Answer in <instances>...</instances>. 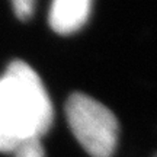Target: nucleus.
Segmentation results:
<instances>
[{
    "label": "nucleus",
    "mask_w": 157,
    "mask_h": 157,
    "mask_svg": "<svg viewBox=\"0 0 157 157\" xmlns=\"http://www.w3.org/2000/svg\"><path fill=\"white\" fill-rule=\"evenodd\" d=\"M68 125L92 157H111L118 143V121L106 106L83 93H74L66 103Z\"/></svg>",
    "instance_id": "obj_1"
},
{
    "label": "nucleus",
    "mask_w": 157,
    "mask_h": 157,
    "mask_svg": "<svg viewBox=\"0 0 157 157\" xmlns=\"http://www.w3.org/2000/svg\"><path fill=\"white\" fill-rule=\"evenodd\" d=\"M22 115L29 140H41L51 128L54 109L39 76L29 64L13 61L2 77Z\"/></svg>",
    "instance_id": "obj_2"
},
{
    "label": "nucleus",
    "mask_w": 157,
    "mask_h": 157,
    "mask_svg": "<svg viewBox=\"0 0 157 157\" xmlns=\"http://www.w3.org/2000/svg\"><path fill=\"white\" fill-rule=\"evenodd\" d=\"M92 0H52L48 15L50 26L60 35L78 31L89 19Z\"/></svg>",
    "instance_id": "obj_3"
},
{
    "label": "nucleus",
    "mask_w": 157,
    "mask_h": 157,
    "mask_svg": "<svg viewBox=\"0 0 157 157\" xmlns=\"http://www.w3.org/2000/svg\"><path fill=\"white\" fill-rule=\"evenodd\" d=\"M26 140L21 115L0 78V151H15Z\"/></svg>",
    "instance_id": "obj_4"
},
{
    "label": "nucleus",
    "mask_w": 157,
    "mask_h": 157,
    "mask_svg": "<svg viewBox=\"0 0 157 157\" xmlns=\"http://www.w3.org/2000/svg\"><path fill=\"white\" fill-rule=\"evenodd\" d=\"M15 157H45L41 140H26L15 150Z\"/></svg>",
    "instance_id": "obj_5"
},
{
    "label": "nucleus",
    "mask_w": 157,
    "mask_h": 157,
    "mask_svg": "<svg viewBox=\"0 0 157 157\" xmlns=\"http://www.w3.org/2000/svg\"><path fill=\"white\" fill-rule=\"evenodd\" d=\"M13 10L19 19H29L34 13L35 0H10Z\"/></svg>",
    "instance_id": "obj_6"
}]
</instances>
